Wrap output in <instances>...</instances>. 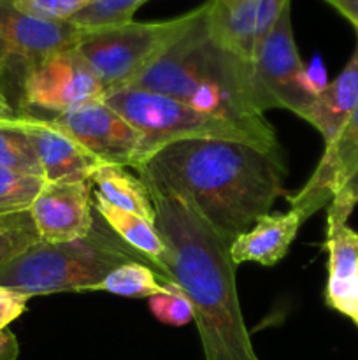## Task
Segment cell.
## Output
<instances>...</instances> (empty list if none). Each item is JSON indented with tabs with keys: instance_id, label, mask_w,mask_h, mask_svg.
Segmentation results:
<instances>
[{
	"instance_id": "cell-1",
	"label": "cell",
	"mask_w": 358,
	"mask_h": 360,
	"mask_svg": "<svg viewBox=\"0 0 358 360\" xmlns=\"http://www.w3.org/2000/svg\"><path fill=\"white\" fill-rule=\"evenodd\" d=\"M140 179L181 197L225 241L248 232L283 195V158L235 141H181L161 148Z\"/></svg>"
},
{
	"instance_id": "cell-2",
	"label": "cell",
	"mask_w": 358,
	"mask_h": 360,
	"mask_svg": "<svg viewBox=\"0 0 358 360\" xmlns=\"http://www.w3.org/2000/svg\"><path fill=\"white\" fill-rule=\"evenodd\" d=\"M154 225L172 253L168 278L195 311L206 360H260L239 304L230 243L213 231L186 200L146 181Z\"/></svg>"
},
{
	"instance_id": "cell-3",
	"label": "cell",
	"mask_w": 358,
	"mask_h": 360,
	"mask_svg": "<svg viewBox=\"0 0 358 360\" xmlns=\"http://www.w3.org/2000/svg\"><path fill=\"white\" fill-rule=\"evenodd\" d=\"M209 2L188 30L130 86L157 91L216 118L258 130H274L253 86L249 62L218 44L207 27Z\"/></svg>"
},
{
	"instance_id": "cell-4",
	"label": "cell",
	"mask_w": 358,
	"mask_h": 360,
	"mask_svg": "<svg viewBox=\"0 0 358 360\" xmlns=\"http://www.w3.org/2000/svg\"><path fill=\"white\" fill-rule=\"evenodd\" d=\"M133 260L150 264L114 232L105 234L93 227L86 238L76 241H39L0 266V288L28 299L62 292H95L111 271Z\"/></svg>"
},
{
	"instance_id": "cell-5",
	"label": "cell",
	"mask_w": 358,
	"mask_h": 360,
	"mask_svg": "<svg viewBox=\"0 0 358 360\" xmlns=\"http://www.w3.org/2000/svg\"><path fill=\"white\" fill-rule=\"evenodd\" d=\"M104 102L142 134L153 157L161 148L181 141H235L283 158L276 130H258L216 118L168 95L121 88L105 95Z\"/></svg>"
},
{
	"instance_id": "cell-6",
	"label": "cell",
	"mask_w": 358,
	"mask_h": 360,
	"mask_svg": "<svg viewBox=\"0 0 358 360\" xmlns=\"http://www.w3.org/2000/svg\"><path fill=\"white\" fill-rule=\"evenodd\" d=\"M200 14V7L153 23H130L84 30L76 46L104 83L107 94L130 86L158 56L164 55Z\"/></svg>"
},
{
	"instance_id": "cell-7",
	"label": "cell",
	"mask_w": 358,
	"mask_h": 360,
	"mask_svg": "<svg viewBox=\"0 0 358 360\" xmlns=\"http://www.w3.org/2000/svg\"><path fill=\"white\" fill-rule=\"evenodd\" d=\"M253 86L262 112L286 109L304 120L316 95L326 86L325 69L314 60L305 67L291 27V4L267 34L249 62Z\"/></svg>"
},
{
	"instance_id": "cell-8",
	"label": "cell",
	"mask_w": 358,
	"mask_h": 360,
	"mask_svg": "<svg viewBox=\"0 0 358 360\" xmlns=\"http://www.w3.org/2000/svg\"><path fill=\"white\" fill-rule=\"evenodd\" d=\"M21 104L32 115L41 111L58 116L88 102L104 101V83L77 48L55 53L34 63H23ZM44 118V120H49Z\"/></svg>"
},
{
	"instance_id": "cell-9",
	"label": "cell",
	"mask_w": 358,
	"mask_h": 360,
	"mask_svg": "<svg viewBox=\"0 0 358 360\" xmlns=\"http://www.w3.org/2000/svg\"><path fill=\"white\" fill-rule=\"evenodd\" d=\"M102 164L140 171L153 158L142 134L104 101L88 102L48 120Z\"/></svg>"
},
{
	"instance_id": "cell-10",
	"label": "cell",
	"mask_w": 358,
	"mask_h": 360,
	"mask_svg": "<svg viewBox=\"0 0 358 360\" xmlns=\"http://www.w3.org/2000/svg\"><path fill=\"white\" fill-rule=\"evenodd\" d=\"M291 0H211L207 27L218 44L251 62Z\"/></svg>"
},
{
	"instance_id": "cell-11",
	"label": "cell",
	"mask_w": 358,
	"mask_h": 360,
	"mask_svg": "<svg viewBox=\"0 0 358 360\" xmlns=\"http://www.w3.org/2000/svg\"><path fill=\"white\" fill-rule=\"evenodd\" d=\"M41 241L70 243L93 231V186L90 181L48 183L30 207Z\"/></svg>"
},
{
	"instance_id": "cell-12",
	"label": "cell",
	"mask_w": 358,
	"mask_h": 360,
	"mask_svg": "<svg viewBox=\"0 0 358 360\" xmlns=\"http://www.w3.org/2000/svg\"><path fill=\"white\" fill-rule=\"evenodd\" d=\"M358 174V108L350 116L336 137L325 144V153L309 181L291 197V207L300 211L307 220L311 214L330 204Z\"/></svg>"
},
{
	"instance_id": "cell-13",
	"label": "cell",
	"mask_w": 358,
	"mask_h": 360,
	"mask_svg": "<svg viewBox=\"0 0 358 360\" xmlns=\"http://www.w3.org/2000/svg\"><path fill=\"white\" fill-rule=\"evenodd\" d=\"M84 30L70 21H49L30 16L13 4L0 0V41L13 58L34 63L55 53L76 48Z\"/></svg>"
},
{
	"instance_id": "cell-14",
	"label": "cell",
	"mask_w": 358,
	"mask_h": 360,
	"mask_svg": "<svg viewBox=\"0 0 358 360\" xmlns=\"http://www.w3.org/2000/svg\"><path fill=\"white\" fill-rule=\"evenodd\" d=\"M18 125L30 137L48 183L90 181L102 165L69 134L56 129L48 120L20 115Z\"/></svg>"
},
{
	"instance_id": "cell-15",
	"label": "cell",
	"mask_w": 358,
	"mask_h": 360,
	"mask_svg": "<svg viewBox=\"0 0 358 360\" xmlns=\"http://www.w3.org/2000/svg\"><path fill=\"white\" fill-rule=\"evenodd\" d=\"M304 221L305 217L295 207L286 213L263 214L248 232L232 241V262L235 266L244 262H256L265 267L276 266L288 253Z\"/></svg>"
},
{
	"instance_id": "cell-16",
	"label": "cell",
	"mask_w": 358,
	"mask_h": 360,
	"mask_svg": "<svg viewBox=\"0 0 358 360\" xmlns=\"http://www.w3.org/2000/svg\"><path fill=\"white\" fill-rule=\"evenodd\" d=\"M93 210L100 214L102 220L105 221L109 229L121 239L125 245L135 250L137 253L144 257L150 264H153L154 269L168 278V267L172 262V253L165 241L161 239L154 221L146 220L140 214L132 213V211L121 210V207L112 206L109 200L98 192L93 190ZM172 281V280H171Z\"/></svg>"
},
{
	"instance_id": "cell-17",
	"label": "cell",
	"mask_w": 358,
	"mask_h": 360,
	"mask_svg": "<svg viewBox=\"0 0 358 360\" xmlns=\"http://www.w3.org/2000/svg\"><path fill=\"white\" fill-rule=\"evenodd\" d=\"M358 108V41L350 62L346 63L339 76L326 83V86L316 95L314 102L304 120L311 123L325 144H329L339 134L344 123L350 120L354 109Z\"/></svg>"
},
{
	"instance_id": "cell-18",
	"label": "cell",
	"mask_w": 358,
	"mask_h": 360,
	"mask_svg": "<svg viewBox=\"0 0 358 360\" xmlns=\"http://www.w3.org/2000/svg\"><path fill=\"white\" fill-rule=\"evenodd\" d=\"M95 192L116 207L140 214L146 220L154 221V207L151 202L150 190L140 178H135L126 167L112 164H102L90 178Z\"/></svg>"
},
{
	"instance_id": "cell-19",
	"label": "cell",
	"mask_w": 358,
	"mask_h": 360,
	"mask_svg": "<svg viewBox=\"0 0 358 360\" xmlns=\"http://www.w3.org/2000/svg\"><path fill=\"white\" fill-rule=\"evenodd\" d=\"M325 248L329 253L326 262L325 292L339 290L358 280V232L347 225V220L337 214L326 213Z\"/></svg>"
},
{
	"instance_id": "cell-20",
	"label": "cell",
	"mask_w": 358,
	"mask_h": 360,
	"mask_svg": "<svg viewBox=\"0 0 358 360\" xmlns=\"http://www.w3.org/2000/svg\"><path fill=\"white\" fill-rule=\"evenodd\" d=\"M165 281L171 280L161 276L151 264L133 260L111 271L98 283L95 292H109V294L132 299H150L164 292Z\"/></svg>"
},
{
	"instance_id": "cell-21",
	"label": "cell",
	"mask_w": 358,
	"mask_h": 360,
	"mask_svg": "<svg viewBox=\"0 0 358 360\" xmlns=\"http://www.w3.org/2000/svg\"><path fill=\"white\" fill-rule=\"evenodd\" d=\"M18 118L20 115L13 120L0 122V167L44 178L34 144L25 130L18 125Z\"/></svg>"
},
{
	"instance_id": "cell-22",
	"label": "cell",
	"mask_w": 358,
	"mask_h": 360,
	"mask_svg": "<svg viewBox=\"0 0 358 360\" xmlns=\"http://www.w3.org/2000/svg\"><path fill=\"white\" fill-rule=\"evenodd\" d=\"M44 185L46 179L41 176L0 167V217L30 211Z\"/></svg>"
},
{
	"instance_id": "cell-23",
	"label": "cell",
	"mask_w": 358,
	"mask_h": 360,
	"mask_svg": "<svg viewBox=\"0 0 358 360\" xmlns=\"http://www.w3.org/2000/svg\"><path fill=\"white\" fill-rule=\"evenodd\" d=\"M147 0H93L86 9L81 11L77 16L70 20L83 30H95V28L116 27V25L130 23L133 21V14Z\"/></svg>"
},
{
	"instance_id": "cell-24",
	"label": "cell",
	"mask_w": 358,
	"mask_h": 360,
	"mask_svg": "<svg viewBox=\"0 0 358 360\" xmlns=\"http://www.w3.org/2000/svg\"><path fill=\"white\" fill-rule=\"evenodd\" d=\"M41 241L30 211L0 217V266Z\"/></svg>"
},
{
	"instance_id": "cell-25",
	"label": "cell",
	"mask_w": 358,
	"mask_h": 360,
	"mask_svg": "<svg viewBox=\"0 0 358 360\" xmlns=\"http://www.w3.org/2000/svg\"><path fill=\"white\" fill-rule=\"evenodd\" d=\"M150 311L154 319L171 327L188 326L195 320L192 302L175 281H165L164 292L150 297Z\"/></svg>"
},
{
	"instance_id": "cell-26",
	"label": "cell",
	"mask_w": 358,
	"mask_h": 360,
	"mask_svg": "<svg viewBox=\"0 0 358 360\" xmlns=\"http://www.w3.org/2000/svg\"><path fill=\"white\" fill-rule=\"evenodd\" d=\"M91 2L93 0H13L23 13L49 21H70Z\"/></svg>"
},
{
	"instance_id": "cell-27",
	"label": "cell",
	"mask_w": 358,
	"mask_h": 360,
	"mask_svg": "<svg viewBox=\"0 0 358 360\" xmlns=\"http://www.w3.org/2000/svg\"><path fill=\"white\" fill-rule=\"evenodd\" d=\"M325 302L329 308L343 313L358 327V280L339 290L325 292Z\"/></svg>"
},
{
	"instance_id": "cell-28",
	"label": "cell",
	"mask_w": 358,
	"mask_h": 360,
	"mask_svg": "<svg viewBox=\"0 0 358 360\" xmlns=\"http://www.w3.org/2000/svg\"><path fill=\"white\" fill-rule=\"evenodd\" d=\"M28 297L16 294V292L0 288V330L7 329L11 322L20 319L27 311Z\"/></svg>"
},
{
	"instance_id": "cell-29",
	"label": "cell",
	"mask_w": 358,
	"mask_h": 360,
	"mask_svg": "<svg viewBox=\"0 0 358 360\" xmlns=\"http://www.w3.org/2000/svg\"><path fill=\"white\" fill-rule=\"evenodd\" d=\"M358 204V174L351 179L346 185V188L340 190L329 204V211L326 213L337 214L340 218H350L351 211Z\"/></svg>"
},
{
	"instance_id": "cell-30",
	"label": "cell",
	"mask_w": 358,
	"mask_h": 360,
	"mask_svg": "<svg viewBox=\"0 0 358 360\" xmlns=\"http://www.w3.org/2000/svg\"><path fill=\"white\" fill-rule=\"evenodd\" d=\"M20 343L9 329L0 330V360H18Z\"/></svg>"
},
{
	"instance_id": "cell-31",
	"label": "cell",
	"mask_w": 358,
	"mask_h": 360,
	"mask_svg": "<svg viewBox=\"0 0 358 360\" xmlns=\"http://www.w3.org/2000/svg\"><path fill=\"white\" fill-rule=\"evenodd\" d=\"M339 14H343L358 32V0H325Z\"/></svg>"
},
{
	"instance_id": "cell-32",
	"label": "cell",
	"mask_w": 358,
	"mask_h": 360,
	"mask_svg": "<svg viewBox=\"0 0 358 360\" xmlns=\"http://www.w3.org/2000/svg\"><path fill=\"white\" fill-rule=\"evenodd\" d=\"M11 60H13V56H11L9 49H7L6 44H4V42L0 41V76H2V74L7 70V67H9Z\"/></svg>"
},
{
	"instance_id": "cell-33",
	"label": "cell",
	"mask_w": 358,
	"mask_h": 360,
	"mask_svg": "<svg viewBox=\"0 0 358 360\" xmlns=\"http://www.w3.org/2000/svg\"><path fill=\"white\" fill-rule=\"evenodd\" d=\"M0 112H4V115H11V116L16 115V112L13 111V108H11L9 101H7L6 94H4L2 84H0Z\"/></svg>"
},
{
	"instance_id": "cell-34",
	"label": "cell",
	"mask_w": 358,
	"mask_h": 360,
	"mask_svg": "<svg viewBox=\"0 0 358 360\" xmlns=\"http://www.w3.org/2000/svg\"><path fill=\"white\" fill-rule=\"evenodd\" d=\"M14 116H18V115H4V112H0V122H6V120H13Z\"/></svg>"
}]
</instances>
